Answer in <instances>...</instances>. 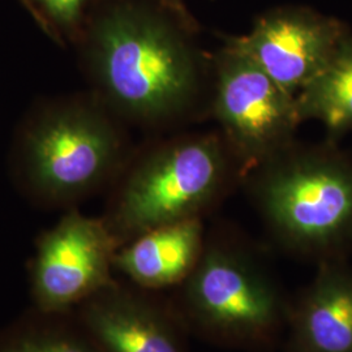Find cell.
<instances>
[{
  "instance_id": "obj_14",
  "label": "cell",
  "mask_w": 352,
  "mask_h": 352,
  "mask_svg": "<svg viewBox=\"0 0 352 352\" xmlns=\"http://www.w3.org/2000/svg\"><path fill=\"white\" fill-rule=\"evenodd\" d=\"M85 0H41L54 19L60 23H74Z\"/></svg>"
},
{
  "instance_id": "obj_1",
  "label": "cell",
  "mask_w": 352,
  "mask_h": 352,
  "mask_svg": "<svg viewBox=\"0 0 352 352\" xmlns=\"http://www.w3.org/2000/svg\"><path fill=\"white\" fill-rule=\"evenodd\" d=\"M282 250L315 263L352 250V154L334 140H295L251 167L241 184Z\"/></svg>"
},
{
  "instance_id": "obj_2",
  "label": "cell",
  "mask_w": 352,
  "mask_h": 352,
  "mask_svg": "<svg viewBox=\"0 0 352 352\" xmlns=\"http://www.w3.org/2000/svg\"><path fill=\"white\" fill-rule=\"evenodd\" d=\"M97 67L113 101L148 122L209 116L212 56L164 20L118 10L97 30Z\"/></svg>"
},
{
  "instance_id": "obj_9",
  "label": "cell",
  "mask_w": 352,
  "mask_h": 352,
  "mask_svg": "<svg viewBox=\"0 0 352 352\" xmlns=\"http://www.w3.org/2000/svg\"><path fill=\"white\" fill-rule=\"evenodd\" d=\"M289 352H352V266L317 264L311 283L289 304Z\"/></svg>"
},
{
  "instance_id": "obj_8",
  "label": "cell",
  "mask_w": 352,
  "mask_h": 352,
  "mask_svg": "<svg viewBox=\"0 0 352 352\" xmlns=\"http://www.w3.org/2000/svg\"><path fill=\"white\" fill-rule=\"evenodd\" d=\"M118 151L113 129L96 116L51 123L33 142L39 182L51 189L81 188L106 173Z\"/></svg>"
},
{
  "instance_id": "obj_13",
  "label": "cell",
  "mask_w": 352,
  "mask_h": 352,
  "mask_svg": "<svg viewBox=\"0 0 352 352\" xmlns=\"http://www.w3.org/2000/svg\"><path fill=\"white\" fill-rule=\"evenodd\" d=\"M0 352H94L63 340H23L4 347Z\"/></svg>"
},
{
  "instance_id": "obj_15",
  "label": "cell",
  "mask_w": 352,
  "mask_h": 352,
  "mask_svg": "<svg viewBox=\"0 0 352 352\" xmlns=\"http://www.w3.org/2000/svg\"><path fill=\"white\" fill-rule=\"evenodd\" d=\"M167 3H170L171 6H174V7H176L177 8V0H166Z\"/></svg>"
},
{
  "instance_id": "obj_3",
  "label": "cell",
  "mask_w": 352,
  "mask_h": 352,
  "mask_svg": "<svg viewBox=\"0 0 352 352\" xmlns=\"http://www.w3.org/2000/svg\"><path fill=\"white\" fill-rule=\"evenodd\" d=\"M175 314L187 331L230 349L265 351L287 329L289 302L243 240L206 235L201 257L179 286Z\"/></svg>"
},
{
  "instance_id": "obj_11",
  "label": "cell",
  "mask_w": 352,
  "mask_h": 352,
  "mask_svg": "<svg viewBox=\"0 0 352 352\" xmlns=\"http://www.w3.org/2000/svg\"><path fill=\"white\" fill-rule=\"evenodd\" d=\"M205 239L204 219L157 227L136 236L113 264L145 289L180 286L199 263Z\"/></svg>"
},
{
  "instance_id": "obj_7",
  "label": "cell",
  "mask_w": 352,
  "mask_h": 352,
  "mask_svg": "<svg viewBox=\"0 0 352 352\" xmlns=\"http://www.w3.org/2000/svg\"><path fill=\"white\" fill-rule=\"evenodd\" d=\"M346 32L312 13L282 11L264 16L251 33L228 38L282 88L298 94L338 46Z\"/></svg>"
},
{
  "instance_id": "obj_10",
  "label": "cell",
  "mask_w": 352,
  "mask_h": 352,
  "mask_svg": "<svg viewBox=\"0 0 352 352\" xmlns=\"http://www.w3.org/2000/svg\"><path fill=\"white\" fill-rule=\"evenodd\" d=\"M87 320L104 352H189L176 314L164 315L113 283L100 291Z\"/></svg>"
},
{
  "instance_id": "obj_12",
  "label": "cell",
  "mask_w": 352,
  "mask_h": 352,
  "mask_svg": "<svg viewBox=\"0 0 352 352\" xmlns=\"http://www.w3.org/2000/svg\"><path fill=\"white\" fill-rule=\"evenodd\" d=\"M302 122L316 120L330 140L352 131V36L344 34L321 71L296 94Z\"/></svg>"
},
{
  "instance_id": "obj_4",
  "label": "cell",
  "mask_w": 352,
  "mask_h": 352,
  "mask_svg": "<svg viewBox=\"0 0 352 352\" xmlns=\"http://www.w3.org/2000/svg\"><path fill=\"white\" fill-rule=\"evenodd\" d=\"M244 174L218 129L187 132L133 171L118 202L116 226L136 238L157 227L204 219L241 184Z\"/></svg>"
},
{
  "instance_id": "obj_5",
  "label": "cell",
  "mask_w": 352,
  "mask_h": 352,
  "mask_svg": "<svg viewBox=\"0 0 352 352\" xmlns=\"http://www.w3.org/2000/svg\"><path fill=\"white\" fill-rule=\"evenodd\" d=\"M212 62L209 116L245 171L296 140L302 123L296 94L228 41Z\"/></svg>"
},
{
  "instance_id": "obj_6",
  "label": "cell",
  "mask_w": 352,
  "mask_h": 352,
  "mask_svg": "<svg viewBox=\"0 0 352 352\" xmlns=\"http://www.w3.org/2000/svg\"><path fill=\"white\" fill-rule=\"evenodd\" d=\"M116 236L100 221L77 214L64 219L43 240L37 267L36 292L41 304L60 309L113 285Z\"/></svg>"
}]
</instances>
